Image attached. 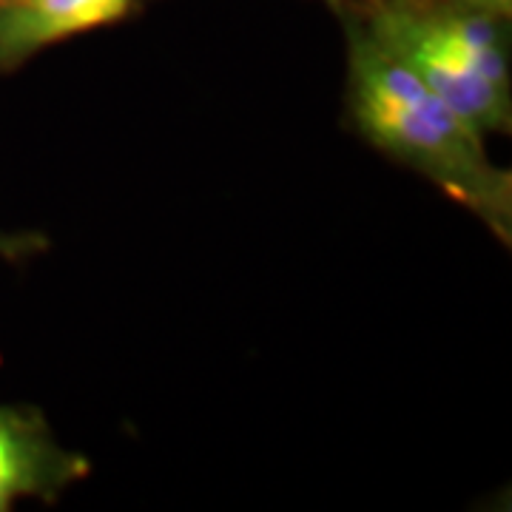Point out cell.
I'll return each instance as SVG.
<instances>
[{
    "mask_svg": "<svg viewBox=\"0 0 512 512\" xmlns=\"http://www.w3.org/2000/svg\"><path fill=\"white\" fill-rule=\"evenodd\" d=\"M6 3H15V0H0V6H6Z\"/></svg>",
    "mask_w": 512,
    "mask_h": 512,
    "instance_id": "ba28073f",
    "label": "cell"
},
{
    "mask_svg": "<svg viewBox=\"0 0 512 512\" xmlns=\"http://www.w3.org/2000/svg\"><path fill=\"white\" fill-rule=\"evenodd\" d=\"M365 29L481 137L510 131L512 72L501 18L447 0H387Z\"/></svg>",
    "mask_w": 512,
    "mask_h": 512,
    "instance_id": "7a4b0ae2",
    "label": "cell"
},
{
    "mask_svg": "<svg viewBox=\"0 0 512 512\" xmlns=\"http://www.w3.org/2000/svg\"><path fill=\"white\" fill-rule=\"evenodd\" d=\"M92 473V461L63 447L35 407L0 404V512L18 501H55Z\"/></svg>",
    "mask_w": 512,
    "mask_h": 512,
    "instance_id": "3957f363",
    "label": "cell"
},
{
    "mask_svg": "<svg viewBox=\"0 0 512 512\" xmlns=\"http://www.w3.org/2000/svg\"><path fill=\"white\" fill-rule=\"evenodd\" d=\"M46 248V239L40 234H12L0 231V262H18L23 256L40 254Z\"/></svg>",
    "mask_w": 512,
    "mask_h": 512,
    "instance_id": "5b68a950",
    "label": "cell"
},
{
    "mask_svg": "<svg viewBox=\"0 0 512 512\" xmlns=\"http://www.w3.org/2000/svg\"><path fill=\"white\" fill-rule=\"evenodd\" d=\"M458 3H464V6H473L478 12H487V15H493V18H510L512 12V0H458Z\"/></svg>",
    "mask_w": 512,
    "mask_h": 512,
    "instance_id": "8992f818",
    "label": "cell"
},
{
    "mask_svg": "<svg viewBox=\"0 0 512 512\" xmlns=\"http://www.w3.org/2000/svg\"><path fill=\"white\" fill-rule=\"evenodd\" d=\"M410 3H436V0H410Z\"/></svg>",
    "mask_w": 512,
    "mask_h": 512,
    "instance_id": "52a82bcc",
    "label": "cell"
},
{
    "mask_svg": "<svg viewBox=\"0 0 512 512\" xmlns=\"http://www.w3.org/2000/svg\"><path fill=\"white\" fill-rule=\"evenodd\" d=\"M348 109L359 134L410 165L510 242L512 177L490 163L484 137L402 66L365 26L348 32Z\"/></svg>",
    "mask_w": 512,
    "mask_h": 512,
    "instance_id": "6da1fadb",
    "label": "cell"
},
{
    "mask_svg": "<svg viewBox=\"0 0 512 512\" xmlns=\"http://www.w3.org/2000/svg\"><path fill=\"white\" fill-rule=\"evenodd\" d=\"M134 0H15L0 6V72L37 52L123 20Z\"/></svg>",
    "mask_w": 512,
    "mask_h": 512,
    "instance_id": "277c9868",
    "label": "cell"
}]
</instances>
